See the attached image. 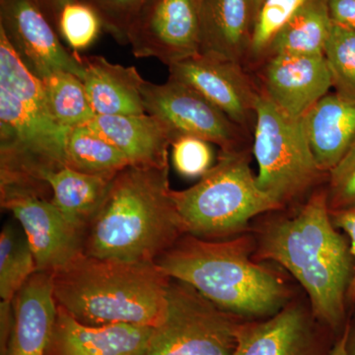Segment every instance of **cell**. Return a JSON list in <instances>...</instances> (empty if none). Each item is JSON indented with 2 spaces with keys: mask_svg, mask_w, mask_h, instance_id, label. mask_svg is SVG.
Here are the masks:
<instances>
[{
  "mask_svg": "<svg viewBox=\"0 0 355 355\" xmlns=\"http://www.w3.org/2000/svg\"><path fill=\"white\" fill-rule=\"evenodd\" d=\"M172 191L169 165L128 166L114 178L86 229L84 254L156 263L187 234Z\"/></svg>",
  "mask_w": 355,
  "mask_h": 355,
  "instance_id": "1",
  "label": "cell"
},
{
  "mask_svg": "<svg viewBox=\"0 0 355 355\" xmlns=\"http://www.w3.org/2000/svg\"><path fill=\"white\" fill-rule=\"evenodd\" d=\"M259 257L275 261L298 280L320 321L331 329L343 324L354 263L349 243L331 222L326 193L313 196L295 216L270 224Z\"/></svg>",
  "mask_w": 355,
  "mask_h": 355,
  "instance_id": "2",
  "label": "cell"
},
{
  "mask_svg": "<svg viewBox=\"0 0 355 355\" xmlns=\"http://www.w3.org/2000/svg\"><path fill=\"white\" fill-rule=\"evenodd\" d=\"M51 277L58 307L84 324L155 328L165 319L171 277L156 263L83 253L51 272Z\"/></svg>",
  "mask_w": 355,
  "mask_h": 355,
  "instance_id": "3",
  "label": "cell"
},
{
  "mask_svg": "<svg viewBox=\"0 0 355 355\" xmlns=\"http://www.w3.org/2000/svg\"><path fill=\"white\" fill-rule=\"evenodd\" d=\"M249 237L205 240L184 234L156 261L171 279L238 317L277 314L287 297L284 282L250 258Z\"/></svg>",
  "mask_w": 355,
  "mask_h": 355,
  "instance_id": "4",
  "label": "cell"
},
{
  "mask_svg": "<svg viewBox=\"0 0 355 355\" xmlns=\"http://www.w3.org/2000/svg\"><path fill=\"white\" fill-rule=\"evenodd\" d=\"M172 197L187 234L214 241L242 232L254 216L282 207L259 188L247 156L239 150L221 151L198 183L173 190Z\"/></svg>",
  "mask_w": 355,
  "mask_h": 355,
  "instance_id": "5",
  "label": "cell"
},
{
  "mask_svg": "<svg viewBox=\"0 0 355 355\" xmlns=\"http://www.w3.org/2000/svg\"><path fill=\"white\" fill-rule=\"evenodd\" d=\"M69 130L0 87V200H51L48 178L65 167Z\"/></svg>",
  "mask_w": 355,
  "mask_h": 355,
  "instance_id": "6",
  "label": "cell"
},
{
  "mask_svg": "<svg viewBox=\"0 0 355 355\" xmlns=\"http://www.w3.org/2000/svg\"><path fill=\"white\" fill-rule=\"evenodd\" d=\"M254 154L259 188L282 207L312 186L318 167L305 132L303 116H292L259 95L256 104Z\"/></svg>",
  "mask_w": 355,
  "mask_h": 355,
  "instance_id": "7",
  "label": "cell"
},
{
  "mask_svg": "<svg viewBox=\"0 0 355 355\" xmlns=\"http://www.w3.org/2000/svg\"><path fill=\"white\" fill-rule=\"evenodd\" d=\"M167 312L153 328L146 355H233L241 321L193 287L171 279Z\"/></svg>",
  "mask_w": 355,
  "mask_h": 355,
  "instance_id": "8",
  "label": "cell"
},
{
  "mask_svg": "<svg viewBox=\"0 0 355 355\" xmlns=\"http://www.w3.org/2000/svg\"><path fill=\"white\" fill-rule=\"evenodd\" d=\"M146 113L164 123L173 137L190 135L220 146L221 151L237 150L241 128L220 109L193 88L168 79L142 87Z\"/></svg>",
  "mask_w": 355,
  "mask_h": 355,
  "instance_id": "9",
  "label": "cell"
},
{
  "mask_svg": "<svg viewBox=\"0 0 355 355\" xmlns=\"http://www.w3.org/2000/svg\"><path fill=\"white\" fill-rule=\"evenodd\" d=\"M200 0H147L128 30L135 57L169 67L200 55Z\"/></svg>",
  "mask_w": 355,
  "mask_h": 355,
  "instance_id": "10",
  "label": "cell"
},
{
  "mask_svg": "<svg viewBox=\"0 0 355 355\" xmlns=\"http://www.w3.org/2000/svg\"><path fill=\"white\" fill-rule=\"evenodd\" d=\"M53 27L39 0H0V30L35 76L65 70L83 80V58L65 49Z\"/></svg>",
  "mask_w": 355,
  "mask_h": 355,
  "instance_id": "11",
  "label": "cell"
},
{
  "mask_svg": "<svg viewBox=\"0 0 355 355\" xmlns=\"http://www.w3.org/2000/svg\"><path fill=\"white\" fill-rule=\"evenodd\" d=\"M19 222L38 272H53L84 253L85 233L72 225L51 200L21 196L1 200Z\"/></svg>",
  "mask_w": 355,
  "mask_h": 355,
  "instance_id": "12",
  "label": "cell"
},
{
  "mask_svg": "<svg viewBox=\"0 0 355 355\" xmlns=\"http://www.w3.org/2000/svg\"><path fill=\"white\" fill-rule=\"evenodd\" d=\"M168 67L169 79L197 91L240 128L256 118L259 94L237 62L200 53Z\"/></svg>",
  "mask_w": 355,
  "mask_h": 355,
  "instance_id": "13",
  "label": "cell"
},
{
  "mask_svg": "<svg viewBox=\"0 0 355 355\" xmlns=\"http://www.w3.org/2000/svg\"><path fill=\"white\" fill-rule=\"evenodd\" d=\"M266 96L292 116H303L328 94L330 69L324 55H273L266 69Z\"/></svg>",
  "mask_w": 355,
  "mask_h": 355,
  "instance_id": "14",
  "label": "cell"
},
{
  "mask_svg": "<svg viewBox=\"0 0 355 355\" xmlns=\"http://www.w3.org/2000/svg\"><path fill=\"white\" fill-rule=\"evenodd\" d=\"M153 331L130 324L88 326L58 307L46 355H146Z\"/></svg>",
  "mask_w": 355,
  "mask_h": 355,
  "instance_id": "15",
  "label": "cell"
},
{
  "mask_svg": "<svg viewBox=\"0 0 355 355\" xmlns=\"http://www.w3.org/2000/svg\"><path fill=\"white\" fill-rule=\"evenodd\" d=\"M13 305L6 355H46L58 315L51 272H35L16 294Z\"/></svg>",
  "mask_w": 355,
  "mask_h": 355,
  "instance_id": "16",
  "label": "cell"
},
{
  "mask_svg": "<svg viewBox=\"0 0 355 355\" xmlns=\"http://www.w3.org/2000/svg\"><path fill=\"white\" fill-rule=\"evenodd\" d=\"M85 125L120 149L130 165H169L173 137L162 121L148 114L95 116Z\"/></svg>",
  "mask_w": 355,
  "mask_h": 355,
  "instance_id": "17",
  "label": "cell"
},
{
  "mask_svg": "<svg viewBox=\"0 0 355 355\" xmlns=\"http://www.w3.org/2000/svg\"><path fill=\"white\" fill-rule=\"evenodd\" d=\"M233 355H317L309 319L288 306L266 321L242 323Z\"/></svg>",
  "mask_w": 355,
  "mask_h": 355,
  "instance_id": "18",
  "label": "cell"
},
{
  "mask_svg": "<svg viewBox=\"0 0 355 355\" xmlns=\"http://www.w3.org/2000/svg\"><path fill=\"white\" fill-rule=\"evenodd\" d=\"M81 58L84 87L96 116L146 114L142 97L146 80L135 67L112 64L100 55Z\"/></svg>",
  "mask_w": 355,
  "mask_h": 355,
  "instance_id": "19",
  "label": "cell"
},
{
  "mask_svg": "<svg viewBox=\"0 0 355 355\" xmlns=\"http://www.w3.org/2000/svg\"><path fill=\"white\" fill-rule=\"evenodd\" d=\"M306 135L318 167L331 171L355 141V102L327 94L303 116Z\"/></svg>",
  "mask_w": 355,
  "mask_h": 355,
  "instance_id": "20",
  "label": "cell"
},
{
  "mask_svg": "<svg viewBox=\"0 0 355 355\" xmlns=\"http://www.w3.org/2000/svg\"><path fill=\"white\" fill-rule=\"evenodd\" d=\"M252 18V0H200V53L239 64L251 44Z\"/></svg>",
  "mask_w": 355,
  "mask_h": 355,
  "instance_id": "21",
  "label": "cell"
},
{
  "mask_svg": "<svg viewBox=\"0 0 355 355\" xmlns=\"http://www.w3.org/2000/svg\"><path fill=\"white\" fill-rule=\"evenodd\" d=\"M113 179L62 168L48 178L53 193L51 202L69 223L85 233L107 197Z\"/></svg>",
  "mask_w": 355,
  "mask_h": 355,
  "instance_id": "22",
  "label": "cell"
},
{
  "mask_svg": "<svg viewBox=\"0 0 355 355\" xmlns=\"http://www.w3.org/2000/svg\"><path fill=\"white\" fill-rule=\"evenodd\" d=\"M331 25L327 0H310L277 32L270 49L273 55H324Z\"/></svg>",
  "mask_w": 355,
  "mask_h": 355,
  "instance_id": "23",
  "label": "cell"
},
{
  "mask_svg": "<svg viewBox=\"0 0 355 355\" xmlns=\"http://www.w3.org/2000/svg\"><path fill=\"white\" fill-rule=\"evenodd\" d=\"M130 165L120 149L87 125L70 128L65 167L83 174L113 179Z\"/></svg>",
  "mask_w": 355,
  "mask_h": 355,
  "instance_id": "24",
  "label": "cell"
},
{
  "mask_svg": "<svg viewBox=\"0 0 355 355\" xmlns=\"http://www.w3.org/2000/svg\"><path fill=\"white\" fill-rule=\"evenodd\" d=\"M41 80L51 116L60 125L73 128L94 118L83 81L76 74L57 70Z\"/></svg>",
  "mask_w": 355,
  "mask_h": 355,
  "instance_id": "25",
  "label": "cell"
},
{
  "mask_svg": "<svg viewBox=\"0 0 355 355\" xmlns=\"http://www.w3.org/2000/svg\"><path fill=\"white\" fill-rule=\"evenodd\" d=\"M37 270L36 261L24 233L6 225L0 234V298L13 302L27 280Z\"/></svg>",
  "mask_w": 355,
  "mask_h": 355,
  "instance_id": "26",
  "label": "cell"
},
{
  "mask_svg": "<svg viewBox=\"0 0 355 355\" xmlns=\"http://www.w3.org/2000/svg\"><path fill=\"white\" fill-rule=\"evenodd\" d=\"M0 87L6 89L7 92L28 106L51 114L41 79L26 67L1 30Z\"/></svg>",
  "mask_w": 355,
  "mask_h": 355,
  "instance_id": "27",
  "label": "cell"
},
{
  "mask_svg": "<svg viewBox=\"0 0 355 355\" xmlns=\"http://www.w3.org/2000/svg\"><path fill=\"white\" fill-rule=\"evenodd\" d=\"M324 55L336 92L355 102V30L333 23Z\"/></svg>",
  "mask_w": 355,
  "mask_h": 355,
  "instance_id": "28",
  "label": "cell"
},
{
  "mask_svg": "<svg viewBox=\"0 0 355 355\" xmlns=\"http://www.w3.org/2000/svg\"><path fill=\"white\" fill-rule=\"evenodd\" d=\"M102 21L93 7L83 0L67 4L60 14L57 29L69 48L83 51L99 36Z\"/></svg>",
  "mask_w": 355,
  "mask_h": 355,
  "instance_id": "29",
  "label": "cell"
},
{
  "mask_svg": "<svg viewBox=\"0 0 355 355\" xmlns=\"http://www.w3.org/2000/svg\"><path fill=\"white\" fill-rule=\"evenodd\" d=\"M308 1L310 0H265L254 17L251 50L259 55L270 48L277 32Z\"/></svg>",
  "mask_w": 355,
  "mask_h": 355,
  "instance_id": "30",
  "label": "cell"
},
{
  "mask_svg": "<svg viewBox=\"0 0 355 355\" xmlns=\"http://www.w3.org/2000/svg\"><path fill=\"white\" fill-rule=\"evenodd\" d=\"M95 9L103 28L119 44H128V34L133 21L147 0H83Z\"/></svg>",
  "mask_w": 355,
  "mask_h": 355,
  "instance_id": "31",
  "label": "cell"
},
{
  "mask_svg": "<svg viewBox=\"0 0 355 355\" xmlns=\"http://www.w3.org/2000/svg\"><path fill=\"white\" fill-rule=\"evenodd\" d=\"M172 162L181 176L202 177L214 166V153L207 140L184 135L173 141Z\"/></svg>",
  "mask_w": 355,
  "mask_h": 355,
  "instance_id": "32",
  "label": "cell"
},
{
  "mask_svg": "<svg viewBox=\"0 0 355 355\" xmlns=\"http://www.w3.org/2000/svg\"><path fill=\"white\" fill-rule=\"evenodd\" d=\"M328 203L330 210L355 207V141L331 170Z\"/></svg>",
  "mask_w": 355,
  "mask_h": 355,
  "instance_id": "33",
  "label": "cell"
},
{
  "mask_svg": "<svg viewBox=\"0 0 355 355\" xmlns=\"http://www.w3.org/2000/svg\"><path fill=\"white\" fill-rule=\"evenodd\" d=\"M331 219L336 228L342 229L349 238L350 253L354 261V272L349 291L347 299L355 301V207L340 210H330Z\"/></svg>",
  "mask_w": 355,
  "mask_h": 355,
  "instance_id": "34",
  "label": "cell"
},
{
  "mask_svg": "<svg viewBox=\"0 0 355 355\" xmlns=\"http://www.w3.org/2000/svg\"><path fill=\"white\" fill-rule=\"evenodd\" d=\"M327 4L333 23L355 30V0H327Z\"/></svg>",
  "mask_w": 355,
  "mask_h": 355,
  "instance_id": "35",
  "label": "cell"
},
{
  "mask_svg": "<svg viewBox=\"0 0 355 355\" xmlns=\"http://www.w3.org/2000/svg\"><path fill=\"white\" fill-rule=\"evenodd\" d=\"M14 301V300H13ZM14 323L13 302L0 301V349L6 355Z\"/></svg>",
  "mask_w": 355,
  "mask_h": 355,
  "instance_id": "36",
  "label": "cell"
},
{
  "mask_svg": "<svg viewBox=\"0 0 355 355\" xmlns=\"http://www.w3.org/2000/svg\"><path fill=\"white\" fill-rule=\"evenodd\" d=\"M73 1L76 0H39L44 14L55 28H57L58 17H60V14L64 7Z\"/></svg>",
  "mask_w": 355,
  "mask_h": 355,
  "instance_id": "37",
  "label": "cell"
},
{
  "mask_svg": "<svg viewBox=\"0 0 355 355\" xmlns=\"http://www.w3.org/2000/svg\"><path fill=\"white\" fill-rule=\"evenodd\" d=\"M350 327L347 324L345 330L343 331V336L340 340L336 342L335 347L331 349L330 355H347V340H349Z\"/></svg>",
  "mask_w": 355,
  "mask_h": 355,
  "instance_id": "38",
  "label": "cell"
},
{
  "mask_svg": "<svg viewBox=\"0 0 355 355\" xmlns=\"http://www.w3.org/2000/svg\"><path fill=\"white\" fill-rule=\"evenodd\" d=\"M347 350V355H355V330L354 331H349Z\"/></svg>",
  "mask_w": 355,
  "mask_h": 355,
  "instance_id": "39",
  "label": "cell"
},
{
  "mask_svg": "<svg viewBox=\"0 0 355 355\" xmlns=\"http://www.w3.org/2000/svg\"><path fill=\"white\" fill-rule=\"evenodd\" d=\"M263 1H265V0H252V3H253L254 17H256L257 13H258L259 9H260V7L261 6V4H263Z\"/></svg>",
  "mask_w": 355,
  "mask_h": 355,
  "instance_id": "40",
  "label": "cell"
}]
</instances>
